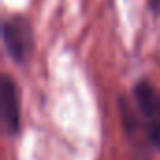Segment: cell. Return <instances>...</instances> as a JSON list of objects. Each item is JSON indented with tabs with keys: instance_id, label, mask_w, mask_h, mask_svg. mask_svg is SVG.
<instances>
[{
	"instance_id": "obj_2",
	"label": "cell",
	"mask_w": 160,
	"mask_h": 160,
	"mask_svg": "<svg viewBox=\"0 0 160 160\" xmlns=\"http://www.w3.org/2000/svg\"><path fill=\"white\" fill-rule=\"evenodd\" d=\"M134 102L138 106L149 141L160 149V94L149 81H139L134 87Z\"/></svg>"
},
{
	"instance_id": "obj_3",
	"label": "cell",
	"mask_w": 160,
	"mask_h": 160,
	"mask_svg": "<svg viewBox=\"0 0 160 160\" xmlns=\"http://www.w3.org/2000/svg\"><path fill=\"white\" fill-rule=\"evenodd\" d=\"M0 113L4 132L8 136H15L21 126V98L19 89L10 75H4L0 85Z\"/></svg>"
},
{
	"instance_id": "obj_1",
	"label": "cell",
	"mask_w": 160,
	"mask_h": 160,
	"mask_svg": "<svg viewBox=\"0 0 160 160\" xmlns=\"http://www.w3.org/2000/svg\"><path fill=\"white\" fill-rule=\"evenodd\" d=\"M2 42H4L6 53L13 62L17 64L27 62L34 49V32L28 19L21 15L10 17L2 25Z\"/></svg>"
}]
</instances>
